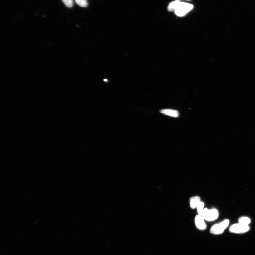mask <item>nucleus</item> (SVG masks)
<instances>
[{"instance_id":"nucleus-1","label":"nucleus","mask_w":255,"mask_h":255,"mask_svg":"<svg viewBox=\"0 0 255 255\" xmlns=\"http://www.w3.org/2000/svg\"><path fill=\"white\" fill-rule=\"evenodd\" d=\"M229 223V220L228 219H225L222 222L215 224L211 228L210 233L216 235H221L228 227Z\"/></svg>"},{"instance_id":"nucleus-2","label":"nucleus","mask_w":255,"mask_h":255,"mask_svg":"<svg viewBox=\"0 0 255 255\" xmlns=\"http://www.w3.org/2000/svg\"><path fill=\"white\" fill-rule=\"evenodd\" d=\"M193 8V6L191 4L180 2L174 10V12L176 15L182 17L188 13Z\"/></svg>"},{"instance_id":"nucleus-3","label":"nucleus","mask_w":255,"mask_h":255,"mask_svg":"<svg viewBox=\"0 0 255 255\" xmlns=\"http://www.w3.org/2000/svg\"><path fill=\"white\" fill-rule=\"evenodd\" d=\"M201 216L204 220L211 222L217 219L219 213L216 209H209L205 208L203 210Z\"/></svg>"},{"instance_id":"nucleus-4","label":"nucleus","mask_w":255,"mask_h":255,"mask_svg":"<svg viewBox=\"0 0 255 255\" xmlns=\"http://www.w3.org/2000/svg\"><path fill=\"white\" fill-rule=\"evenodd\" d=\"M250 229V228L249 226L243 225L238 223L231 226L229 229V231L233 233L241 234L248 232Z\"/></svg>"},{"instance_id":"nucleus-5","label":"nucleus","mask_w":255,"mask_h":255,"mask_svg":"<svg viewBox=\"0 0 255 255\" xmlns=\"http://www.w3.org/2000/svg\"><path fill=\"white\" fill-rule=\"evenodd\" d=\"M195 223L198 229L204 230L206 229L207 225L201 215H198L195 218Z\"/></svg>"},{"instance_id":"nucleus-6","label":"nucleus","mask_w":255,"mask_h":255,"mask_svg":"<svg viewBox=\"0 0 255 255\" xmlns=\"http://www.w3.org/2000/svg\"><path fill=\"white\" fill-rule=\"evenodd\" d=\"M160 112L165 115L178 118L179 116V113L177 111L171 110V109H164L161 110Z\"/></svg>"},{"instance_id":"nucleus-7","label":"nucleus","mask_w":255,"mask_h":255,"mask_svg":"<svg viewBox=\"0 0 255 255\" xmlns=\"http://www.w3.org/2000/svg\"><path fill=\"white\" fill-rule=\"evenodd\" d=\"M201 199L198 196H195L190 198V205L192 209H195L200 202Z\"/></svg>"},{"instance_id":"nucleus-8","label":"nucleus","mask_w":255,"mask_h":255,"mask_svg":"<svg viewBox=\"0 0 255 255\" xmlns=\"http://www.w3.org/2000/svg\"><path fill=\"white\" fill-rule=\"evenodd\" d=\"M238 223L243 225L249 226L250 224L251 220V219L246 217H243L239 218Z\"/></svg>"},{"instance_id":"nucleus-9","label":"nucleus","mask_w":255,"mask_h":255,"mask_svg":"<svg viewBox=\"0 0 255 255\" xmlns=\"http://www.w3.org/2000/svg\"><path fill=\"white\" fill-rule=\"evenodd\" d=\"M180 2L179 0H176V1L171 2L169 4L168 7V9L169 11H171L175 10L177 6H178V5Z\"/></svg>"},{"instance_id":"nucleus-10","label":"nucleus","mask_w":255,"mask_h":255,"mask_svg":"<svg viewBox=\"0 0 255 255\" xmlns=\"http://www.w3.org/2000/svg\"><path fill=\"white\" fill-rule=\"evenodd\" d=\"M75 3L78 6L83 7L88 6V2L87 0H75Z\"/></svg>"},{"instance_id":"nucleus-11","label":"nucleus","mask_w":255,"mask_h":255,"mask_svg":"<svg viewBox=\"0 0 255 255\" xmlns=\"http://www.w3.org/2000/svg\"><path fill=\"white\" fill-rule=\"evenodd\" d=\"M204 203L202 202H200L198 204L196 208L197 209V211L198 214L201 215L202 213L204 210Z\"/></svg>"},{"instance_id":"nucleus-12","label":"nucleus","mask_w":255,"mask_h":255,"mask_svg":"<svg viewBox=\"0 0 255 255\" xmlns=\"http://www.w3.org/2000/svg\"><path fill=\"white\" fill-rule=\"evenodd\" d=\"M66 7L68 8H71L74 5L73 0H61Z\"/></svg>"}]
</instances>
